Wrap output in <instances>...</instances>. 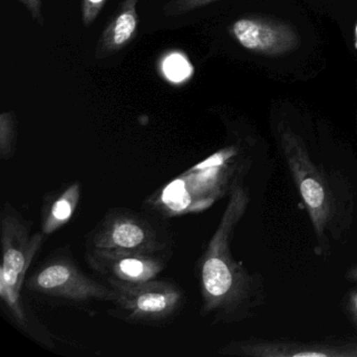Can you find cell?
Here are the masks:
<instances>
[{
    "label": "cell",
    "instance_id": "1",
    "mask_svg": "<svg viewBox=\"0 0 357 357\" xmlns=\"http://www.w3.org/2000/svg\"><path fill=\"white\" fill-rule=\"evenodd\" d=\"M273 133L310 219L315 252L328 260L357 239V160L319 147L287 121H279Z\"/></svg>",
    "mask_w": 357,
    "mask_h": 357
},
{
    "label": "cell",
    "instance_id": "2",
    "mask_svg": "<svg viewBox=\"0 0 357 357\" xmlns=\"http://www.w3.org/2000/svg\"><path fill=\"white\" fill-rule=\"evenodd\" d=\"M252 190L246 181L229 195L227 208L197 262L202 315L213 325H231L256 317L267 304L266 283L261 273L236 260L231 242L248 212Z\"/></svg>",
    "mask_w": 357,
    "mask_h": 357
},
{
    "label": "cell",
    "instance_id": "3",
    "mask_svg": "<svg viewBox=\"0 0 357 357\" xmlns=\"http://www.w3.org/2000/svg\"><path fill=\"white\" fill-rule=\"evenodd\" d=\"M263 164L257 160L254 144H229L155 192L148 204L160 217L202 212L248 181L257 165Z\"/></svg>",
    "mask_w": 357,
    "mask_h": 357
},
{
    "label": "cell",
    "instance_id": "4",
    "mask_svg": "<svg viewBox=\"0 0 357 357\" xmlns=\"http://www.w3.org/2000/svg\"><path fill=\"white\" fill-rule=\"evenodd\" d=\"M0 240L3 254L0 267L1 309L20 331L54 350L58 336L39 321L22 296L29 268L43 246L45 235L34 233L32 222L6 202L0 214Z\"/></svg>",
    "mask_w": 357,
    "mask_h": 357
},
{
    "label": "cell",
    "instance_id": "5",
    "mask_svg": "<svg viewBox=\"0 0 357 357\" xmlns=\"http://www.w3.org/2000/svg\"><path fill=\"white\" fill-rule=\"evenodd\" d=\"M174 234L162 217L125 208L108 211L85 236L86 250L108 252H172Z\"/></svg>",
    "mask_w": 357,
    "mask_h": 357
},
{
    "label": "cell",
    "instance_id": "6",
    "mask_svg": "<svg viewBox=\"0 0 357 357\" xmlns=\"http://www.w3.org/2000/svg\"><path fill=\"white\" fill-rule=\"evenodd\" d=\"M24 285L31 294L68 306L112 303L116 298V292L107 283L83 273L68 250L54 252L26 278Z\"/></svg>",
    "mask_w": 357,
    "mask_h": 357
},
{
    "label": "cell",
    "instance_id": "7",
    "mask_svg": "<svg viewBox=\"0 0 357 357\" xmlns=\"http://www.w3.org/2000/svg\"><path fill=\"white\" fill-rule=\"evenodd\" d=\"M116 292L114 317L141 325H162L174 319L185 304L183 290L167 280L126 285L108 284Z\"/></svg>",
    "mask_w": 357,
    "mask_h": 357
},
{
    "label": "cell",
    "instance_id": "8",
    "mask_svg": "<svg viewBox=\"0 0 357 357\" xmlns=\"http://www.w3.org/2000/svg\"><path fill=\"white\" fill-rule=\"evenodd\" d=\"M223 356L239 357H357V342L326 340L301 342L285 338L231 340L218 351Z\"/></svg>",
    "mask_w": 357,
    "mask_h": 357
},
{
    "label": "cell",
    "instance_id": "9",
    "mask_svg": "<svg viewBox=\"0 0 357 357\" xmlns=\"http://www.w3.org/2000/svg\"><path fill=\"white\" fill-rule=\"evenodd\" d=\"M172 252H108L86 250L85 260L89 266L106 283H145L158 279L168 265Z\"/></svg>",
    "mask_w": 357,
    "mask_h": 357
},
{
    "label": "cell",
    "instance_id": "10",
    "mask_svg": "<svg viewBox=\"0 0 357 357\" xmlns=\"http://www.w3.org/2000/svg\"><path fill=\"white\" fill-rule=\"evenodd\" d=\"M229 34L246 51L259 55H285L300 45V36L289 24L260 16L235 20Z\"/></svg>",
    "mask_w": 357,
    "mask_h": 357
},
{
    "label": "cell",
    "instance_id": "11",
    "mask_svg": "<svg viewBox=\"0 0 357 357\" xmlns=\"http://www.w3.org/2000/svg\"><path fill=\"white\" fill-rule=\"evenodd\" d=\"M139 0H123L116 15L100 36L95 50L96 59H106L135 40L139 28Z\"/></svg>",
    "mask_w": 357,
    "mask_h": 357
},
{
    "label": "cell",
    "instance_id": "12",
    "mask_svg": "<svg viewBox=\"0 0 357 357\" xmlns=\"http://www.w3.org/2000/svg\"><path fill=\"white\" fill-rule=\"evenodd\" d=\"M81 197L79 181L68 183L62 189L47 194L41 212V233L52 235L70 222Z\"/></svg>",
    "mask_w": 357,
    "mask_h": 357
},
{
    "label": "cell",
    "instance_id": "13",
    "mask_svg": "<svg viewBox=\"0 0 357 357\" xmlns=\"http://www.w3.org/2000/svg\"><path fill=\"white\" fill-rule=\"evenodd\" d=\"M17 139V123L13 112L0 114V158L9 160L13 158Z\"/></svg>",
    "mask_w": 357,
    "mask_h": 357
},
{
    "label": "cell",
    "instance_id": "14",
    "mask_svg": "<svg viewBox=\"0 0 357 357\" xmlns=\"http://www.w3.org/2000/svg\"><path fill=\"white\" fill-rule=\"evenodd\" d=\"M219 0H169L162 12L166 17H177L217 3Z\"/></svg>",
    "mask_w": 357,
    "mask_h": 357
},
{
    "label": "cell",
    "instance_id": "15",
    "mask_svg": "<svg viewBox=\"0 0 357 357\" xmlns=\"http://www.w3.org/2000/svg\"><path fill=\"white\" fill-rule=\"evenodd\" d=\"M108 0H82V22L89 28L97 20Z\"/></svg>",
    "mask_w": 357,
    "mask_h": 357
},
{
    "label": "cell",
    "instance_id": "16",
    "mask_svg": "<svg viewBox=\"0 0 357 357\" xmlns=\"http://www.w3.org/2000/svg\"><path fill=\"white\" fill-rule=\"evenodd\" d=\"M185 64H187V61L177 54L169 57L164 66V72L167 78L177 81V82L183 80V76H185V70H187V68L183 70V68H185Z\"/></svg>",
    "mask_w": 357,
    "mask_h": 357
},
{
    "label": "cell",
    "instance_id": "17",
    "mask_svg": "<svg viewBox=\"0 0 357 357\" xmlns=\"http://www.w3.org/2000/svg\"><path fill=\"white\" fill-rule=\"evenodd\" d=\"M342 309L357 329V288H352L342 298Z\"/></svg>",
    "mask_w": 357,
    "mask_h": 357
},
{
    "label": "cell",
    "instance_id": "18",
    "mask_svg": "<svg viewBox=\"0 0 357 357\" xmlns=\"http://www.w3.org/2000/svg\"><path fill=\"white\" fill-rule=\"evenodd\" d=\"M32 16L33 20L40 26H45V16L43 11V0H18Z\"/></svg>",
    "mask_w": 357,
    "mask_h": 357
},
{
    "label": "cell",
    "instance_id": "19",
    "mask_svg": "<svg viewBox=\"0 0 357 357\" xmlns=\"http://www.w3.org/2000/svg\"><path fill=\"white\" fill-rule=\"evenodd\" d=\"M344 279L349 283L355 284L357 286V264L353 265L344 273Z\"/></svg>",
    "mask_w": 357,
    "mask_h": 357
},
{
    "label": "cell",
    "instance_id": "20",
    "mask_svg": "<svg viewBox=\"0 0 357 357\" xmlns=\"http://www.w3.org/2000/svg\"><path fill=\"white\" fill-rule=\"evenodd\" d=\"M354 49L357 51V24L354 30Z\"/></svg>",
    "mask_w": 357,
    "mask_h": 357
}]
</instances>
